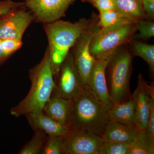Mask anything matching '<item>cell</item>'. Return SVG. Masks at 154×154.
I'll list each match as a JSON object with an SVG mask.
<instances>
[{"instance_id":"obj_1","label":"cell","mask_w":154,"mask_h":154,"mask_svg":"<svg viewBox=\"0 0 154 154\" xmlns=\"http://www.w3.org/2000/svg\"><path fill=\"white\" fill-rule=\"evenodd\" d=\"M29 76L31 82L30 91L11 110V115L16 117L43 112L45 104L52 95L55 84L48 47L40 62L29 70Z\"/></svg>"},{"instance_id":"obj_2","label":"cell","mask_w":154,"mask_h":154,"mask_svg":"<svg viewBox=\"0 0 154 154\" xmlns=\"http://www.w3.org/2000/svg\"><path fill=\"white\" fill-rule=\"evenodd\" d=\"M92 21L82 18L75 22L59 19L43 24L48 41L51 66L54 80L62 64L80 35L88 28Z\"/></svg>"},{"instance_id":"obj_3","label":"cell","mask_w":154,"mask_h":154,"mask_svg":"<svg viewBox=\"0 0 154 154\" xmlns=\"http://www.w3.org/2000/svg\"><path fill=\"white\" fill-rule=\"evenodd\" d=\"M72 101L69 131L81 130L101 137L110 120L107 107L96 98L87 85Z\"/></svg>"},{"instance_id":"obj_4","label":"cell","mask_w":154,"mask_h":154,"mask_svg":"<svg viewBox=\"0 0 154 154\" xmlns=\"http://www.w3.org/2000/svg\"><path fill=\"white\" fill-rule=\"evenodd\" d=\"M132 60V54L127 50L117 49L109 56L105 77L108 94L114 104L132 99L129 89Z\"/></svg>"},{"instance_id":"obj_5","label":"cell","mask_w":154,"mask_h":154,"mask_svg":"<svg viewBox=\"0 0 154 154\" xmlns=\"http://www.w3.org/2000/svg\"><path fill=\"white\" fill-rule=\"evenodd\" d=\"M136 23H125L100 28L91 42V55L96 60L105 57L130 41L137 31Z\"/></svg>"},{"instance_id":"obj_6","label":"cell","mask_w":154,"mask_h":154,"mask_svg":"<svg viewBox=\"0 0 154 154\" xmlns=\"http://www.w3.org/2000/svg\"><path fill=\"white\" fill-rule=\"evenodd\" d=\"M92 17L91 25L80 35L71 49L83 87L87 85L91 69L96 61L90 53V44L95 34L101 28L95 13Z\"/></svg>"},{"instance_id":"obj_7","label":"cell","mask_w":154,"mask_h":154,"mask_svg":"<svg viewBox=\"0 0 154 154\" xmlns=\"http://www.w3.org/2000/svg\"><path fill=\"white\" fill-rule=\"evenodd\" d=\"M54 82V91L64 99L72 100L82 91L84 87L75 66L71 50L62 64Z\"/></svg>"},{"instance_id":"obj_8","label":"cell","mask_w":154,"mask_h":154,"mask_svg":"<svg viewBox=\"0 0 154 154\" xmlns=\"http://www.w3.org/2000/svg\"><path fill=\"white\" fill-rule=\"evenodd\" d=\"M75 0H22L34 17V22L42 24L60 19Z\"/></svg>"},{"instance_id":"obj_9","label":"cell","mask_w":154,"mask_h":154,"mask_svg":"<svg viewBox=\"0 0 154 154\" xmlns=\"http://www.w3.org/2000/svg\"><path fill=\"white\" fill-rule=\"evenodd\" d=\"M34 17L25 6L11 11L0 19V39L22 40Z\"/></svg>"},{"instance_id":"obj_10","label":"cell","mask_w":154,"mask_h":154,"mask_svg":"<svg viewBox=\"0 0 154 154\" xmlns=\"http://www.w3.org/2000/svg\"><path fill=\"white\" fill-rule=\"evenodd\" d=\"M101 137L81 130L69 131L64 137L65 154H98Z\"/></svg>"},{"instance_id":"obj_11","label":"cell","mask_w":154,"mask_h":154,"mask_svg":"<svg viewBox=\"0 0 154 154\" xmlns=\"http://www.w3.org/2000/svg\"><path fill=\"white\" fill-rule=\"evenodd\" d=\"M154 85H148L141 74L138 79L137 87L132 95L135 107V126L139 131L146 130L149 118L151 104L154 99Z\"/></svg>"},{"instance_id":"obj_12","label":"cell","mask_w":154,"mask_h":154,"mask_svg":"<svg viewBox=\"0 0 154 154\" xmlns=\"http://www.w3.org/2000/svg\"><path fill=\"white\" fill-rule=\"evenodd\" d=\"M110 55L95 61L87 85L96 98L108 109L114 105L108 94L105 77V69Z\"/></svg>"},{"instance_id":"obj_13","label":"cell","mask_w":154,"mask_h":154,"mask_svg":"<svg viewBox=\"0 0 154 154\" xmlns=\"http://www.w3.org/2000/svg\"><path fill=\"white\" fill-rule=\"evenodd\" d=\"M72 101L62 98L54 89L52 95L45 104L43 111L46 115L69 130Z\"/></svg>"},{"instance_id":"obj_14","label":"cell","mask_w":154,"mask_h":154,"mask_svg":"<svg viewBox=\"0 0 154 154\" xmlns=\"http://www.w3.org/2000/svg\"><path fill=\"white\" fill-rule=\"evenodd\" d=\"M139 132L136 127L128 126L110 119L101 138L103 143H118L130 145Z\"/></svg>"},{"instance_id":"obj_15","label":"cell","mask_w":154,"mask_h":154,"mask_svg":"<svg viewBox=\"0 0 154 154\" xmlns=\"http://www.w3.org/2000/svg\"><path fill=\"white\" fill-rule=\"evenodd\" d=\"M33 131L40 130L48 135L65 137L69 132L66 127L50 118L44 113H31L25 116Z\"/></svg>"},{"instance_id":"obj_16","label":"cell","mask_w":154,"mask_h":154,"mask_svg":"<svg viewBox=\"0 0 154 154\" xmlns=\"http://www.w3.org/2000/svg\"><path fill=\"white\" fill-rule=\"evenodd\" d=\"M108 116L111 120L128 125L135 126V107L133 99L121 104H114L108 109Z\"/></svg>"},{"instance_id":"obj_17","label":"cell","mask_w":154,"mask_h":154,"mask_svg":"<svg viewBox=\"0 0 154 154\" xmlns=\"http://www.w3.org/2000/svg\"><path fill=\"white\" fill-rule=\"evenodd\" d=\"M116 10L136 22L146 18L142 0H114Z\"/></svg>"},{"instance_id":"obj_18","label":"cell","mask_w":154,"mask_h":154,"mask_svg":"<svg viewBox=\"0 0 154 154\" xmlns=\"http://www.w3.org/2000/svg\"><path fill=\"white\" fill-rule=\"evenodd\" d=\"M154 154V140L146 130L139 131L135 139L129 145L128 154Z\"/></svg>"},{"instance_id":"obj_19","label":"cell","mask_w":154,"mask_h":154,"mask_svg":"<svg viewBox=\"0 0 154 154\" xmlns=\"http://www.w3.org/2000/svg\"><path fill=\"white\" fill-rule=\"evenodd\" d=\"M99 13V24L101 28H108L125 23H137L125 17L116 10L103 11Z\"/></svg>"},{"instance_id":"obj_20","label":"cell","mask_w":154,"mask_h":154,"mask_svg":"<svg viewBox=\"0 0 154 154\" xmlns=\"http://www.w3.org/2000/svg\"><path fill=\"white\" fill-rule=\"evenodd\" d=\"M34 131L35 134L33 138L20 150L19 154L41 153L47 139V134L40 130Z\"/></svg>"},{"instance_id":"obj_21","label":"cell","mask_w":154,"mask_h":154,"mask_svg":"<svg viewBox=\"0 0 154 154\" xmlns=\"http://www.w3.org/2000/svg\"><path fill=\"white\" fill-rule=\"evenodd\" d=\"M133 49L135 55L140 57L149 65L152 74L154 73V45L140 42H134Z\"/></svg>"},{"instance_id":"obj_22","label":"cell","mask_w":154,"mask_h":154,"mask_svg":"<svg viewBox=\"0 0 154 154\" xmlns=\"http://www.w3.org/2000/svg\"><path fill=\"white\" fill-rule=\"evenodd\" d=\"M40 154H65L64 137L48 135Z\"/></svg>"},{"instance_id":"obj_23","label":"cell","mask_w":154,"mask_h":154,"mask_svg":"<svg viewBox=\"0 0 154 154\" xmlns=\"http://www.w3.org/2000/svg\"><path fill=\"white\" fill-rule=\"evenodd\" d=\"M137 30L139 33L134 34L133 38L134 39H149L154 36V22L150 20H140L136 23Z\"/></svg>"},{"instance_id":"obj_24","label":"cell","mask_w":154,"mask_h":154,"mask_svg":"<svg viewBox=\"0 0 154 154\" xmlns=\"http://www.w3.org/2000/svg\"><path fill=\"white\" fill-rule=\"evenodd\" d=\"M129 145L118 143H103L98 154H128Z\"/></svg>"},{"instance_id":"obj_25","label":"cell","mask_w":154,"mask_h":154,"mask_svg":"<svg viewBox=\"0 0 154 154\" xmlns=\"http://www.w3.org/2000/svg\"><path fill=\"white\" fill-rule=\"evenodd\" d=\"M24 6L23 2H15L13 0L0 1V19L11 11Z\"/></svg>"},{"instance_id":"obj_26","label":"cell","mask_w":154,"mask_h":154,"mask_svg":"<svg viewBox=\"0 0 154 154\" xmlns=\"http://www.w3.org/2000/svg\"><path fill=\"white\" fill-rule=\"evenodd\" d=\"M91 3L98 10L99 13L109 10H116L114 0H82Z\"/></svg>"},{"instance_id":"obj_27","label":"cell","mask_w":154,"mask_h":154,"mask_svg":"<svg viewBox=\"0 0 154 154\" xmlns=\"http://www.w3.org/2000/svg\"><path fill=\"white\" fill-rule=\"evenodd\" d=\"M142 5L146 18L152 21L154 18V0H142Z\"/></svg>"},{"instance_id":"obj_28","label":"cell","mask_w":154,"mask_h":154,"mask_svg":"<svg viewBox=\"0 0 154 154\" xmlns=\"http://www.w3.org/2000/svg\"><path fill=\"white\" fill-rule=\"evenodd\" d=\"M146 130L151 137L154 140V99H152L151 104L149 118Z\"/></svg>"},{"instance_id":"obj_29","label":"cell","mask_w":154,"mask_h":154,"mask_svg":"<svg viewBox=\"0 0 154 154\" xmlns=\"http://www.w3.org/2000/svg\"><path fill=\"white\" fill-rule=\"evenodd\" d=\"M1 39H0V64L7 60L10 56L5 51L1 44Z\"/></svg>"}]
</instances>
